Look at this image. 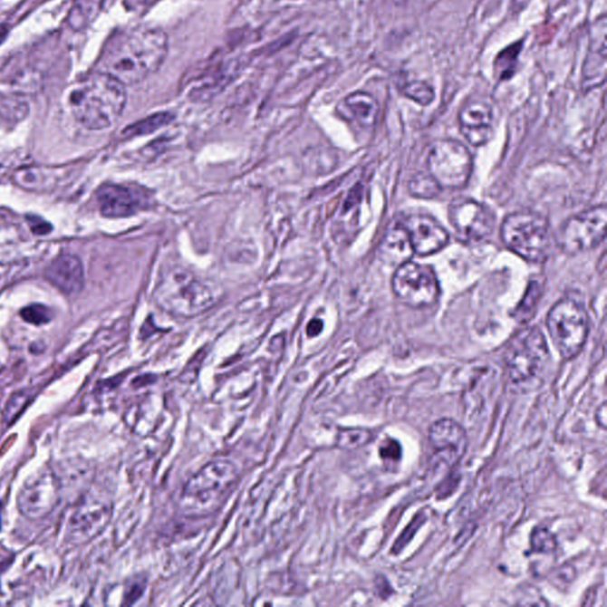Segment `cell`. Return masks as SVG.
I'll return each instance as SVG.
<instances>
[{"label":"cell","mask_w":607,"mask_h":607,"mask_svg":"<svg viewBox=\"0 0 607 607\" xmlns=\"http://www.w3.org/2000/svg\"><path fill=\"white\" fill-rule=\"evenodd\" d=\"M45 275L57 290L67 295L78 294L84 285L82 263L78 256L72 255L57 256L49 265Z\"/></svg>","instance_id":"ac0fdd59"},{"label":"cell","mask_w":607,"mask_h":607,"mask_svg":"<svg viewBox=\"0 0 607 607\" xmlns=\"http://www.w3.org/2000/svg\"><path fill=\"white\" fill-rule=\"evenodd\" d=\"M23 320L34 325L47 324L53 318V311L42 304H33L21 311Z\"/></svg>","instance_id":"83f0119b"},{"label":"cell","mask_w":607,"mask_h":607,"mask_svg":"<svg viewBox=\"0 0 607 607\" xmlns=\"http://www.w3.org/2000/svg\"><path fill=\"white\" fill-rule=\"evenodd\" d=\"M239 470L236 464L226 459L214 460L199 468L188 480L183 489V501L190 508H214L236 486Z\"/></svg>","instance_id":"8992f818"},{"label":"cell","mask_w":607,"mask_h":607,"mask_svg":"<svg viewBox=\"0 0 607 607\" xmlns=\"http://www.w3.org/2000/svg\"><path fill=\"white\" fill-rule=\"evenodd\" d=\"M428 168L441 188L459 189L470 179L474 159L460 141L441 140L434 141L429 149Z\"/></svg>","instance_id":"ba28073f"},{"label":"cell","mask_w":607,"mask_h":607,"mask_svg":"<svg viewBox=\"0 0 607 607\" xmlns=\"http://www.w3.org/2000/svg\"><path fill=\"white\" fill-rule=\"evenodd\" d=\"M410 194L419 198H433L439 195L441 187L429 174H418L409 180Z\"/></svg>","instance_id":"484cf974"},{"label":"cell","mask_w":607,"mask_h":607,"mask_svg":"<svg viewBox=\"0 0 607 607\" xmlns=\"http://www.w3.org/2000/svg\"><path fill=\"white\" fill-rule=\"evenodd\" d=\"M155 299L161 309L172 316L191 318L210 309L215 294L198 275L176 265L161 271Z\"/></svg>","instance_id":"3957f363"},{"label":"cell","mask_w":607,"mask_h":607,"mask_svg":"<svg viewBox=\"0 0 607 607\" xmlns=\"http://www.w3.org/2000/svg\"><path fill=\"white\" fill-rule=\"evenodd\" d=\"M167 53L168 37L163 30L153 26L122 30L107 42L100 56L98 72L129 86L159 71Z\"/></svg>","instance_id":"6da1fadb"},{"label":"cell","mask_w":607,"mask_h":607,"mask_svg":"<svg viewBox=\"0 0 607 607\" xmlns=\"http://www.w3.org/2000/svg\"><path fill=\"white\" fill-rule=\"evenodd\" d=\"M111 518L110 503L88 495L76 506L68 525V539L76 544L88 543L98 535Z\"/></svg>","instance_id":"5bb4252c"},{"label":"cell","mask_w":607,"mask_h":607,"mask_svg":"<svg viewBox=\"0 0 607 607\" xmlns=\"http://www.w3.org/2000/svg\"><path fill=\"white\" fill-rule=\"evenodd\" d=\"M380 252L384 261L390 265H401L410 260L414 252L401 222L391 225L388 228L387 233L384 234Z\"/></svg>","instance_id":"44dd1931"},{"label":"cell","mask_w":607,"mask_h":607,"mask_svg":"<svg viewBox=\"0 0 607 607\" xmlns=\"http://www.w3.org/2000/svg\"><path fill=\"white\" fill-rule=\"evenodd\" d=\"M172 120H174V115L168 112L149 115V117L143 119V120L128 126V128L122 130V136L128 138L146 136V134L156 132V130L170 124Z\"/></svg>","instance_id":"603a6c76"},{"label":"cell","mask_w":607,"mask_h":607,"mask_svg":"<svg viewBox=\"0 0 607 607\" xmlns=\"http://www.w3.org/2000/svg\"><path fill=\"white\" fill-rule=\"evenodd\" d=\"M144 592V585L140 583H133L125 594V605H132L141 597Z\"/></svg>","instance_id":"4dcf8cb0"},{"label":"cell","mask_w":607,"mask_h":607,"mask_svg":"<svg viewBox=\"0 0 607 607\" xmlns=\"http://www.w3.org/2000/svg\"><path fill=\"white\" fill-rule=\"evenodd\" d=\"M401 225L409 237L413 252L418 255H432L448 244V230L429 215H409L403 218Z\"/></svg>","instance_id":"2e32d148"},{"label":"cell","mask_w":607,"mask_h":607,"mask_svg":"<svg viewBox=\"0 0 607 607\" xmlns=\"http://www.w3.org/2000/svg\"><path fill=\"white\" fill-rule=\"evenodd\" d=\"M530 548L533 553H539V554H551L558 548V543L554 534L549 532L547 528L537 527L533 530L530 535Z\"/></svg>","instance_id":"4316f807"},{"label":"cell","mask_w":607,"mask_h":607,"mask_svg":"<svg viewBox=\"0 0 607 607\" xmlns=\"http://www.w3.org/2000/svg\"><path fill=\"white\" fill-rule=\"evenodd\" d=\"M28 222L34 234H38V236H45V234L52 232L53 226H50L47 221L42 220L41 217H28Z\"/></svg>","instance_id":"f546056e"},{"label":"cell","mask_w":607,"mask_h":607,"mask_svg":"<svg viewBox=\"0 0 607 607\" xmlns=\"http://www.w3.org/2000/svg\"><path fill=\"white\" fill-rule=\"evenodd\" d=\"M449 222L457 236L464 242H482L493 234L496 217L493 211L475 199L460 198L448 208Z\"/></svg>","instance_id":"8fae6325"},{"label":"cell","mask_w":607,"mask_h":607,"mask_svg":"<svg viewBox=\"0 0 607 607\" xmlns=\"http://www.w3.org/2000/svg\"><path fill=\"white\" fill-rule=\"evenodd\" d=\"M606 34L593 38L591 42L589 53L583 68V91H592L605 82L606 74Z\"/></svg>","instance_id":"ffe728a7"},{"label":"cell","mask_w":607,"mask_h":607,"mask_svg":"<svg viewBox=\"0 0 607 607\" xmlns=\"http://www.w3.org/2000/svg\"><path fill=\"white\" fill-rule=\"evenodd\" d=\"M429 441L437 463H443L448 467L458 464L468 445L467 432L462 425L448 418L434 421L429 426Z\"/></svg>","instance_id":"4fadbf2b"},{"label":"cell","mask_w":607,"mask_h":607,"mask_svg":"<svg viewBox=\"0 0 607 607\" xmlns=\"http://www.w3.org/2000/svg\"><path fill=\"white\" fill-rule=\"evenodd\" d=\"M459 128L465 140L474 146H482L494 136V111L489 103L471 101L459 112Z\"/></svg>","instance_id":"e0dca14e"},{"label":"cell","mask_w":607,"mask_h":607,"mask_svg":"<svg viewBox=\"0 0 607 607\" xmlns=\"http://www.w3.org/2000/svg\"><path fill=\"white\" fill-rule=\"evenodd\" d=\"M607 210L604 205L594 207L566 221L560 229L558 244L567 255L591 251L606 236Z\"/></svg>","instance_id":"30bf717a"},{"label":"cell","mask_w":607,"mask_h":607,"mask_svg":"<svg viewBox=\"0 0 607 607\" xmlns=\"http://www.w3.org/2000/svg\"><path fill=\"white\" fill-rule=\"evenodd\" d=\"M501 237L510 251L529 263H544L554 244L547 218L532 210L516 211L506 217Z\"/></svg>","instance_id":"277c9868"},{"label":"cell","mask_w":607,"mask_h":607,"mask_svg":"<svg viewBox=\"0 0 607 607\" xmlns=\"http://www.w3.org/2000/svg\"><path fill=\"white\" fill-rule=\"evenodd\" d=\"M372 440V433L366 429H343L337 434V447L343 449H356L366 447Z\"/></svg>","instance_id":"d4e9b609"},{"label":"cell","mask_w":607,"mask_h":607,"mask_svg":"<svg viewBox=\"0 0 607 607\" xmlns=\"http://www.w3.org/2000/svg\"><path fill=\"white\" fill-rule=\"evenodd\" d=\"M594 418L599 428L605 429L607 426L606 402H602V405L598 407L597 410H595Z\"/></svg>","instance_id":"1f68e13d"},{"label":"cell","mask_w":607,"mask_h":607,"mask_svg":"<svg viewBox=\"0 0 607 607\" xmlns=\"http://www.w3.org/2000/svg\"><path fill=\"white\" fill-rule=\"evenodd\" d=\"M379 111L378 100L367 92L349 94L337 106V113L342 119L361 129L372 128L378 119Z\"/></svg>","instance_id":"d6986e66"},{"label":"cell","mask_w":607,"mask_h":607,"mask_svg":"<svg viewBox=\"0 0 607 607\" xmlns=\"http://www.w3.org/2000/svg\"><path fill=\"white\" fill-rule=\"evenodd\" d=\"M96 199L103 217L110 218L132 217L149 205L144 191L121 184H103L96 192Z\"/></svg>","instance_id":"9a60e30c"},{"label":"cell","mask_w":607,"mask_h":607,"mask_svg":"<svg viewBox=\"0 0 607 607\" xmlns=\"http://www.w3.org/2000/svg\"><path fill=\"white\" fill-rule=\"evenodd\" d=\"M543 283L540 280L530 282L524 299H522L514 311L513 316L515 320L520 323H528L532 320L534 313H535L537 304H539L541 295H543Z\"/></svg>","instance_id":"7402d4cb"},{"label":"cell","mask_w":607,"mask_h":607,"mask_svg":"<svg viewBox=\"0 0 607 607\" xmlns=\"http://www.w3.org/2000/svg\"><path fill=\"white\" fill-rule=\"evenodd\" d=\"M506 366L514 383H528L539 378L549 360L547 341L536 326L522 330L506 347Z\"/></svg>","instance_id":"52a82bcc"},{"label":"cell","mask_w":607,"mask_h":607,"mask_svg":"<svg viewBox=\"0 0 607 607\" xmlns=\"http://www.w3.org/2000/svg\"><path fill=\"white\" fill-rule=\"evenodd\" d=\"M60 494L59 477L50 468H44L26 480L18 495V508L30 520H38L53 512Z\"/></svg>","instance_id":"7c38bea8"},{"label":"cell","mask_w":607,"mask_h":607,"mask_svg":"<svg viewBox=\"0 0 607 607\" xmlns=\"http://www.w3.org/2000/svg\"><path fill=\"white\" fill-rule=\"evenodd\" d=\"M545 324L563 359L572 360L579 355L589 335V314L582 304L568 298L556 303L549 311Z\"/></svg>","instance_id":"5b68a950"},{"label":"cell","mask_w":607,"mask_h":607,"mask_svg":"<svg viewBox=\"0 0 607 607\" xmlns=\"http://www.w3.org/2000/svg\"><path fill=\"white\" fill-rule=\"evenodd\" d=\"M379 455L381 457L384 464H398L402 457L401 445H400L399 441L387 438L379 448Z\"/></svg>","instance_id":"f1b7e54d"},{"label":"cell","mask_w":607,"mask_h":607,"mask_svg":"<svg viewBox=\"0 0 607 607\" xmlns=\"http://www.w3.org/2000/svg\"><path fill=\"white\" fill-rule=\"evenodd\" d=\"M323 329H324V324H323V321L318 320H313L309 323V325H307L306 332L307 336L309 337H316L320 335V333L323 332Z\"/></svg>","instance_id":"d6a6232c"},{"label":"cell","mask_w":607,"mask_h":607,"mask_svg":"<svg viewBox=\"0 0 607 607\" xmlns=\"http://www.w3.org/2000/svg\"><path fill=\"white\" fill-rule=\"evenodd\" d=\"M72 117L87 130H106L124 112L125 86L105 72H96L76 83L69 92Z\"/></svg>","instance_id":"7a4b0ae2"},{"label":"cell","mask_w":607,"mask_h":607,"mask_svg":"<svg viewBox=\"0 0 607 607\" xmlns=\"http://www.w3.org/2000/svg\"><path fill=\"white\" fill-rule=\"evenodd\" d=\"M403 96L412 100V101L419 103L420 106H429L436 99L431 84L421 80L409 81L400 88Z\"/></svg>","instance_id":"cb8c5ba5"},{"label":"cell","mask_w":607,"mask_h":607,"mask_svg":"<svg viewBox=\"0 0 607 607\" xmlns=\"http://www.w3.org/2000/svg\"><path fill=\"white\" fill-rule=\"evenodd\" d=\"M391 286L399 301L413 309L431 306L439 297V285L433 268L410 260L399 265Z\"/></svg>","instance_id":"9c48e42d"}]
</instances>
